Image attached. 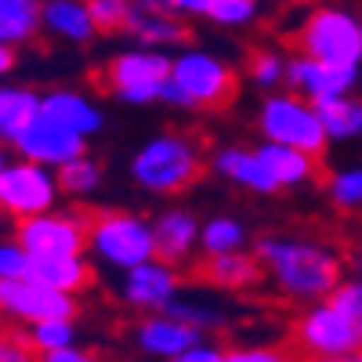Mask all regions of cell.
Instances as JSON below:
<instances>
[{"label": "cell", "mask_w": 362, "mask_h": 362, "mask_svg": "<svg viewBox=\"0 0 362 362\" xmlns=\"http://www.w3.org/2000/svg\"><path fill=\"white\" fill-rule=\"evenodd\" d=\"M254 254L268 286L300 308L326 300L344 279V254L319 235H261Z\"/></svg>", "instance_id": "1"}, {"label": "cell", "mask_w": 362, "mask_h": 362, "mask_svg": "<svg viewBox=\"0 0 362 362\" xmlns=\"http://www.w3.org/2000/svg\"><path fill=\"white\" fill-rule=\"evenodd\" d=\"M206 170V153L196 134L177 131V127H163L156 134H148L127 160V174L131 181L156 199H170L189 192Z\"/></svg>", "instance_id": "2"}, {"label": "cell", "mask_w": 362, "mask_h": 362, "mask_svg": "<svg viewBox=\"0 0 362 362\" xmlns=\"http://www.w3.org/2000/svg\"><path fill=\"white\" fill-rule=\"evenodd\" d=\"M235 95H239V73L225 54L192 44L174 51L163 105L181 112H218L228 109Z\"/></svg>", "instance_id": "3"}, {"label": "cell", "mask_w": 362, "mask_h": 362, "mask_svg": "<svg viewBox=\"0 0 362 362\" xmlns=\"http://www.w3.org/2000/svg\"><path fill=\"white\" fill-rule=\"evenodd\" d=\"M87 257L105 272H116V276L153 261L156 257L153 218L138 214V210H124V206H105L98 214H90Z\"/></svg>", "instance_id": "4"}, {"label": "cell", "mask_w": 362, "mask_h": 362, "mask_svg": "<svg viewBox=\"0 0 362 362\" xmlns=\"http://www.w3.org/2000/svg\"><path fill=\"white\" fill-rule=\"evenodd\" d=\"M170 62H174V51H163V47H145V44L119 47L102 66V87L119 105L148 109L163 102Z\"/></svg>", "instance_id": "5"}, {"label": "cell", "mask_w": 362, "mask_h": 362, "mask_svg": "<svg viewBox=\"0 0 362 362\" xmlns=\"http://www.w3.org/2000/svg\"><path fill=\"white\" fill-rule=\"evenodd\" d=\"M254 127H257L261 141L290 145V148H300V153H312V156H322L329 148V134L322 127L319 105L300 98L290 87L268 90L261 98V105L254 112Z\"/></svg>", "instance_id": "6"}, {"label": "cell", "mask_w": 362, "mask_h": 362, "mask_svg": "<svg viewBox=\"0 0 362 362\" xmlns=\"http://www.w3.org/2000/svg\"><path fill=\"white\" fill-rule=\"evenodd\" d=\"M297 54L334 66H362V18L344 4H315L293 29Z\"/></svg>", "instance_id": "7"}, {"label": "cell", "mask_w": 362, "mask_h": 362, "mask_svg": "<svg viewBox=\"0 0 362 362\" xmlns=\"http://www.w3.org/2000/svg\"><path fill=\"white\" fill-rule=\"evenodd\" d=\"M293 348L305 358H344L362 351V319H351L334 300L305 305L293 319Z\"/></svg>", "instance_id": "8"}, {"label": "cell", "mask_w": 362, "mask_h": 362, "mask_svg": "<svg viewBox=\"0 0 362 362\" xmlns=\"http://www.w3.org/2000/svg\"><path fill=\"white\" fill-rule=\"evenodd\" d=\"M62 181H58V170L11 156V163L0 174V214L8 221H25L47 214L62 203Z\"/></svg>", "instance_id": "9"}, {"label": "cell", "mask_w": 362, "mask_h": 362, "mask_svg": "<svg viewBox=\"0 0 362 362\" xmlns=\"http://www.w3.org/2000/svg\"><path fill=\"white\" fill-rule=\"evenodd\" d=\"M87 225L90 218L80 210L54 206L47 214L15 221V239L29 250V257H80L87 254Z\"/></svg>", "instance_id": "10"}, {"label": "cell", "mask_w": 362, "mask_h": 362, "mask_svg": "<svg viewBox=\"0 0 362 362\" xmlns=\"http://www.w3.org/2000/svg\"><path fill=\"white\" fill-rule=\"evenodd\" d=\"M76 315V297L51 290L33 276L22 279H0V319L11 326H37L47 319H73Z\"/></svg>", "instance_id": "11"}, {"label": "cell", "mask_w": 362, "mask_h": 362, "mask_svg": "<svg viewBox=\"0 0 362 362\" xmlns=\"http://www.w3.org/2000/svg\"><path fill=\"white\" fill-rule=\"evenodd\" d=\"M185 293V283H181V272L177 264L153 257L131 272L119 276L116 297L138 315H153V312H170V305Z\"/></svg>", "instance_id": "12"}, {"label": "cell", "mask_w": 362, "mask_h": 362, "mask_svg": "<svg viewBox=\"0 0 362 362\" xmlns=\"http://www.w3.org/2000/svg\"><path fill=\"white\" fill-rule=\"evenodd\" d=\"M11 148H15V156H22V160H33V163H44L51 170H62L66 163H73L76 156L87 153V141L40 112L33 124L15 134Z\"/></svg>", "instance_id": "13"}, {"label": "cell", "mask_w": 362, "mask_h": 362, "mask_svg": "<svg viewBox=\"0 0 362 362\" xmlns=\"http://www.w3.org/2000/svg\"><path fill=\"white\" fill-rule=\"evenodd\" d=\"M358 69L362 66H334V62H319L308 54H290L286 62V87L297 90L300 98H308L315 105L351 95L358 83Z\"/></svg>", "instance_id": "14"}, {"label": "cell", "mask_w": 362, "mask_h": 362, "mask_svg": "<svg viewBox=\"0 0 362 362\" xmlns=\"http://www.w3.org/2000/svg\"><path fill=\"white\" fill-rule=\"evenodd\" d=\"M206 167L214 170V177H221L225 185L239 189V192H250V196H279V185L272 181L264 160L257 148H247L239 141L218 145L214 153L206 156Z\"/></svg>", "instance_id": "15"}, {"label": "cell", "mask_w": 362, "mask_h": 362, "mask_svg": "<svg viewBox=\"0 0 362 362\" xmlns=\"http://www.w3.org/2000/svg\"><path fill=\"white\" fill-rule=\"evenodd\" d=\"M131 341L138 355H148L156 362H174L181 351H189L192 344L203 341L199 329H192L189 322H181L170 312H153V315H141L131 329Z\"/></svg>", "instance_id": "16"}, {"label": "cell", "mask_w": 362, "mask_h": 362, "mask_svg": "<svg viewBox=\"0 0 362 362\" xmlns=\"http://www.w3.org/2000/svg\"><path fill=\"white\" fill-rule=\"evenodd\" d=\"M124 33L134 44H145V47L177 51V47L189 44V22L177 18L174 11H167L160 0H131Z\"/></svg>", "instance_id": "17"}, {"label": "cell", "mask_w": 362, "mask_h": 362, "mask_svg": "<svg viewBox=\"0 0 362 362\" xmlns=\"http://www.w3.org/2000/svg\"><path fill=\"white\" fill-rule=\"evenodd\" d=\"M40 112L51 116L54 124H62L66 131L80 134L83 141L98 138L105 131V109H102V102L90 98L87 90H76V87H51V90H44Z\"/></svg>", "instance_id": "18"}, {"label": "cell", "mask_w": 362, "mask_h": 362, "mask_svg": "<svg viewBox=\"0 0 362 362\" xmlns=\"http://www.w3.org/2000/svg\"><path fill=\"white\" fill-rule=\"evenodd\" d=\"M199 228L203 221L189 206H167L153 218V235H156V257L170 264H185L189 257L199 254Z\"/></svg>", "instance_id": "19"}, {"label": "cell", "mask_w": 362, "mask_h": 362, "mask_svg": "<svg viewBox=\"0 0 362 362\" xmlns=\"http://www.w3.org/2000/svg\"><path fill=\"white\" fill-rule=\"evenodd\" d=\"M40 33L83 47L98 37V25L90 18L87 0H40Z\"/></svg>", "instance_id": "20"}, {"label": "cell", "mask_w": 362, "mask_h": 362, "mask_svg": "<svg viewBox=\"0 0 362 362\" xmlns=\"http://www.w3.org/2000/svg\"><path fill=\"white\" fill-rule=\"evenodd\" d=\"M199 276L210 290L221 293H247L264 279V268L254 250H235V254H218L199 261Z\"/></svg>", "instance_id": "21"}, {"label": "cell", "mask_w": 362, "mask_h": 362, "mask_svg": "<svg viewBox=\"0 0 362 362\" xmlns=\"http://www.w3.org/2000/svg\"><path fill=\"white\" fill-rule=\"evenodd\" d=\"M257 153L272 174V181L279 185V192H293V189H305L319 177V156L312 153H300V148L290 145H276V141H261Z\"/></svg>", "instance_id": "22"}, {"label": "cell", "mask_w": 362, "mask_h": 362, "mask_svg": "<svg viewBox=\"0 0 362 362\" xmlns=\"http://www.w3.org/2000/svg\"><path fill=\"white\" fill-rule=\"evenodd\" d=\"M29 276L40 279L51 290L80 297L90 283H95V261H90L87 254H80V257H33Z\"/></svg>", "instance_id": "23"}, {"label": "cell", "mask_w": 362, "mask_h": 362, "mask_svg": "<svg viewBox=\"0 0 362 362\" xmlns=\"http://www.w3.org/2000/svg\"><path fill=\"white\" fill-rule=\"evenodd\" d=\"M40 90L25 87V83H0V138L8 145L22 127H29L40 116Z\"/></svg>", "instance_id": "24"}, {"label": "cell", "mask_w": 362, "mask_h": 362, "mask_svg": "<svg viewBox=\"0 0 362 362\" xmlns=\"http://www.w3.org/2000/svg\"><path fill=\"white\" fill-rule=\"evenodd\" d=\"M235 250H250V225L235 214H210L199 228V254L203 257H218V254H235Z\"/></svg>", "instance_id": "25"}, {"label": "cell", "mask_w": 362, "mask_h": 362, "mask_svg": "<svg viewBox=\"0 0 362 362\" xmlns=\"http://www.w3.org/2000/svg\"><path fill=\"white\" fill-rule=\"evenodd\" d=\"M170 315H177L181 322H189L192 329H199V334H218V329H225L232 322V312L228 305H221L218 297L210 293H181L174 305H170Z\"/></svg>", "instance_id": "26"}, {"label": "cell", "mask_w": 362, "mask_h": 362, "mask_svg": "<svg viewBox=\"0 0 362 362\" xmlns=\"http://www.w3.org/2000/svg\"><path fill=\"white\" fill-rule=\"evenodd\" d=\"M40 37V0H0V44L22 47Z\"/></svg>", "instance_id": "27"}, {"label": "cell", "mask_w": 362, "mask_h": 362, "mask_svg": "<svg viewBox=\"0 0 362 362\" xmlns=\"http://www.w3.org/2000/svg\"><path fill=\"white\" fill-rule=\"evenodd\" d=\"M322 116V127L329 134V145H341V141H358L362 138V98L355 95H341V98H329L319 105Z\"/></svg>", "instance_id": "28"}, {"label": "cell", "mask_w": 362, "mask_h": 362, "mask_svg": "<svg viewBox=\"0 0 362 362\" xmlns=\"http://www.w3.org/2000/svg\"><path fill=\"white\" fill-rule=\"evenodd\" d=\"M326 203L341 214H362V163H344L322 177Z\"/></svg>", "instance_id": "29"}, {"label": "cell", "mask_w": 362, "mask_h": 362, "mask_svg": "<svg viewBox=\"0 0 362 362\" xmlns=\"http://www.w3.org/2000/svg\"><path fill=\"white\" fill-rule=\"evenodd\" d=\"M58 181H62L66 196L90 199V196H98V189L105 185V167H102V160L83 153V156H76L73 163H66L62 170H58Z\"/></svg>", "instance_id": "30"}, {"label": "cell", "mask_w": 362, "mask_h": 362, "mask_svg": "<svg viewBox=\"0 0 362 362\" xmlns=\"http://www.w3.org/2000/svg\"><path fill=\"white\" fill-rule=\"evenodd\" d=\"M286 62H290L286 51H279V47H257L247 58V76H250L254 87H261L268 95V90L286 87Z\"/></svg>", "instance_id": "31"}, {"label": "cell", "mask_w": 362, "mask_h": 362, "mask_svg": "<svg viewBox=\"0 0 362 362\" xmlns=\"http://www.w3.org/2000/svg\"><path fill=\"white\" fill-rule=\"evenodd\" d=\"M29 341H33V348L40 355L47 351H62V348H76L80 344V329L73 319H47V322H37L25 329Z\"/></svg>", "instance_id": "32"}, {"label": "cell", "mask_w": 362, "mask_h": 362, "mask_svg": "<svg viewBox=\"0 0 362 362\" xmlns=\"http://www.w3.org/2000/svg\"><path fill=\"white\" fill-rule=\"evenodd\" d=\"M206 18L218 29H228V33H239V29H250L261 18V0H214L206 11Z\"/></svg>", "instance_id": "33"}, {"label": "cell", "mask_w": 362, "mask_h": 362, "mask_svg": "<svg viewBox=\"0 0 362 362\" xmlns=\"http://www.w3.org/2000/svg\"><path fill=\"white\" fill-rule=\"evenodd\" d=\"M87 8H90V18H95L98 33H124L131 0H87Z\"/></svg>", "instance_id": "34"}, {"label": "cell", "mask_w": 362, "mask_h": 362, "mask_svg": "<svg viewBox=\"0 0 362 362\" xmlns=\"http://www.w3.org/2000/svg\"><path fill=\"white\" fill-rule=\"evenodd\" d=\"M33 268L29 250L18 243L15 235H0V279H22Z\"/></svg>", "instance_id": "35"}, {"label": "cell", "mask_w": 362, "mask_h": 362, "mask_svg": "<svg viewBox=\"0 0 362 362\" xmlns=\"http://www.w3.org/2000/svg\"><path fill=\"white\" fill-rule=\"evenodd\" d=\"M228 362H297L290 348L283 344H264V341H254V344H232L228 348Z\"/></svg>", "instance_id": "36"}, {"label": "cell", "mask_w": 362, "mask_h": 362, "mask_svg": "<svg viewBox=\"0 0 362 362\" xmlns=\"http://www.w3.org/2000/svg\"><path fill=\"white\" fill-rule=\"evenodd\" d=\"M0 362H40V351L33 348L29 334L15 329H0Z\"/></svg>", "instance_id": "37"}, {"label": "cell", "mask_w": 362, "mask_h": 362, "mask_svg": "<svg viewBox=\"0 0 362 362\" xmlns=\"http://www.w3.org/2000/svg\"><path fill=\"white\" fill-rule=\"evenodd\" d=\"M329 300H334L341 312H348L351 319H362V276H358V272L344 276V279L337 283V290L329 293Z\"/></svg>", "instance_id": "38"}, {"label": "cell", "mask_w": 362, "mask_h": 362, "mask_svg": "<svg viewBox=\"0 0 362 362\" xmlns=\"http://www.w3.org/2000/svg\"><path fill=\"white\" fill-rule=\"evenodd\" d=\"M174 362H228V348L225 344H218V341H199V344H192L189 351H181Z\"/></svg>", "instance_id": "39"}, {"label": "cell", "mask_w": 362, "mask_h": 362, "mask_svg": "<svg viewBox=\"0 0 362 362\" xmlns=\"http://www.w3.org/2000/svg\"><path fill=\"white\" fill-rule=\"evenodd\" d=\"M160 4H163L167 11H174L177 18L192 22V18H206V11H210V4H214V0H160Z\"/></svg>", "instance_id": "40"}, {"label": "cell", "mask_w": 362, "mask_h": 362, "mask_svg": "<svg viewBox=\"0 0 362 362\" xmlns=\"http://www.w3.org/2000/svg\"><path fill=\"white\" fill-rule=\"evenodd\" d=\"M40 362H102V358L76 344V348H62V351H47V355H40Z\"/></svg>", "instance_id": "41"}, {"label": "cell", "mask_w": 362, "mask_h": 362, "mask_svg": "<svg viewBox=\"0 0 362 362\" xmlns=\"http://www.w3.org/2000/svg\"><path fill=\"white\" fill-rule=\"evenodd\" d=\"M15 66H18V47L0 44V80H8L15 73Z\"/></svg>", "instance_id": "42"}, {"label": "cell", "mask_w": 362, "mask_h": 362, "mask_svg": "<svg viewBox=\"0 0 362 362\" xmlns=\"http://www.w3.org/2000/svg\"><path fill=\"white\" fill-rule=\"evenodd\" d=\"M305 362H362V351H355V355H344V358H305Z\"/></svg>", "instance_id": "43"}, {"label": "cell", "mask_w": 362, "mask_h": 362, "mask_svg": "<svg viewBox=\"0 0 362 362\" xmlns=\"http://www.w3.org/2000/svg\"><path fill=\"white\" fill-rule=\"evenodd\" d=\"M8 163H11V156H8V141H0V174H4Z\"/></svg>", "instance_id": "44"}, {"label": "cell", "mask_w": 362, "mask_h": 362, "mask_svg": "<svg viewBox=\"0 0 362 362\" xmlns=\"http://www.w3.org/2000/svg\"><path fill=\"white\" fill-rule=\"evenodd\" d=\"M351 268L362 276V247H355V254H351Z\"/></svg>", "instance_id": "45"}, {"label": "cell", "mask_w": 362, "mask_h": 362, "mask_svg": "<svg viewBox=\"0 0 362 362\" xmlns=\"http://www.w3.org/2000/svg\"><path fill=\"white\" fill-rule=\"evenodd\" d=\"M124 362H156V358H148V355H131V358H124Z\"/></svg>", "instance_id": "46"}, {"label": "cell", "mask_w": 362, "mask_h": 362, "mask_svg": "<svg viewBox=\"0 0 362 362\" xmlns=\"http://www.w3.org/2000/svg\"><path fill=\"white\" fill-rule=\"evenodd\" d=\"M4 221H8V218H4V214H0V232H4Z\"/></svg>", "instance_id": "47"}, {"label": "cell", "mask_w": 362, "mask_h": 362, "mask_svg": "<svg viewBox=\"0 0 362 362\" xmlns=\"http://www.w3.org/2000/svg\"><path fill=\"white\" fill-rule=\"evenodd\" d=\"M0 141H4V138H0Z\"/></svg>", "instance_id": "48"}]
</instances>
